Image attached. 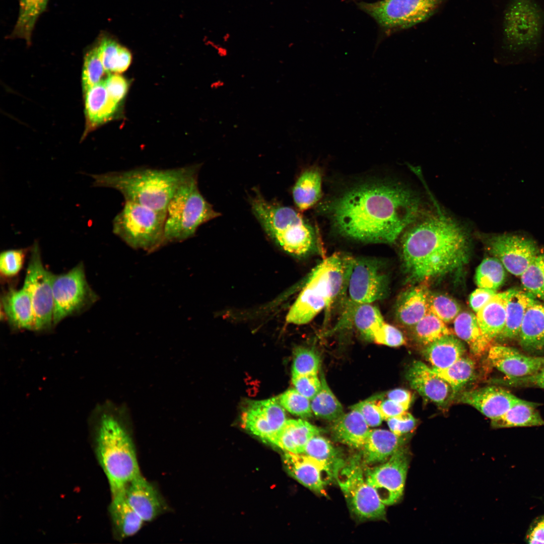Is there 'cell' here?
Wrapping results in <instances>:
<instances>
[{
	"label": "cell",
	"instance_id": "cell-5",
	"mask_svg": "<svg viewBox=\"0 0 544 544\" xmlns=\"http://www.w3.org/2000/svg\"><path fill=\"white\" fill-rule=\"evenodd\" d=\"M354 257L336 252L324 258L311 271L286 317L290 323L311 321L322 310L328 312L336 302L344 301Z\"/></svg>",
	"mask_w": 544,
	"mask_h": 544
},
{
	"label": "cell",
	"instance_id": "cell-15",
	"mask_svg": "<svg viewBox=\"0 0 544 544\" xmlns=\"http://www.w3.org/2000/svg\"><path fill=\"white\" fill-rule=\"evenodd\" d=\"M409 462V451L403 446L386 461L365 469L367 481L385 505L397 503L402 496Z\"/></svg>",
	"mask_w": 544,
	"mask_h": 544
},
{
	"label": "cell",
	"instance_id": "cell-31",
	"mask_svg": "<svg viewBox=\"0 0 544 544\" xmlns=\"http://www.w3.org/2000/svg\"><path fill=\"white\" fill-rule=\"evenodd\" d=\"M85 103L89 129L110 119L118 104L109 96L104 81L85 92Z\"/></svg>",
	"mask_w": 544,
	"mask_h": 544
},
{
	"label": "cell",
	"instance_id": "cell-20",
	"mask_svg": "<svg viewBox=\"0 0 544 544\" xmlns=\"http://www.w3.org/2000/svg\"><path fill=\"white\" fill-rule=\"evenodd\" d=\"M411 386L424 398L439 406L449 403L456 395L452 387L426 364L414 361L406 373Z\"/></svg>",
	"mask_w": 544,
	"mask_h": 544
},
{
	"label": "cell",
	"instance_id": "cell-13",
	"mask_svg": "<svg viewBox=\"0 0 544 544\" xmlns=\"http://www.w3.org/2000/svg\"><path fill=\"white\" fill-rule=\"evenodd\" d=\"M443 0H381L359 8L387 31L403 29L429 18Z\"/></svg>",
	"mask_w": 544,
	"mask_h": 544
},
{
	"label": "cell",
	"instance_id": "cell-37",
	"mask_svg": "<svg viewBox=\"0 0 544 544\" xmlns=\"http://www.w3.org/2000/svg\"><path fill=\"white\" fill-rule=\"evenodd\" d=\"M536 403L524 400L511 407L500 417L492 420L496 428L544 425V420L536 410Z\"/></svg>",
	"mask_w": 544,
	"mask_h": 544
},
{
	"label": "cell",
	"instance_id": "cell-35",
	"mask_svg": "<svg viewBox=\"0 0 544 544\" xmlns=\"http://www.w3.org/2000/svg\"><path fill=\"white\" fill-rule=\"evenodd\" d=\"M535 300L527 292L515 289L507 301L504 327L497 338L512 339L518 337L525 312Z\"/></svg>",
	"mask_w": 544,
	"mask_h": 544
},
{
	"label": "cell",
	"instance_id": "cell-24",
	"mask_svg": "<svg viewBox=\"0 0 544 544\" xmlns=\"http://www.w3.org/2000/svg\"><path fill=\"white\" fill-rule=\"evenodd\" d=\"M384 321L377 306L362 303L344 309L334 330L354 326L365 339L372 341L374 332Z\"/></svg>",
	"mask_w": 544,
	"mask_h": 544
},
{
	"label": "cell",
	"instance_id": "cell-54",
	"mask_svg": "<svg viewBox=\"0 0 544 544\" xmlns=\"http://www.w3.org/2000/svg\"><path fill=\"white\" fill-rule=\"evenodd\" d=\"M386 421L390 430L399 436L412 431L416 425L415 419L407 411Z\"/></svg>",
	"mask_w": 544,
	"mask_h": 544
},
{
	"label": "cell",
	"instance_id": "cell-34",
	"mask_svg": "<svg viewBox=\"0 0 544 544\" xmlns=\"http://www.w3.org/2000/svg\"><path fill=\"white\" fill-rule=\"evenodd\" d=\"M294 202L300 211L315 205L322 195V176L315 167L305 170L296 181L292 190Z\"/></svg>",
	"mask_w": 544,
	"mask_h": 544
},
{
	"label": "cell",
	"instance_id": "cell-26",
	"mask_svg": "<svg viewBox=\"0 0 544 544\" xmlns=\"http://www.w3.org/2000/svg\"><path fill=\"white\" fill-rule=\"evenodd\" d=\"M2 304L6 318L13 329L34 331L33 306L25 288L9 290L3 295Z\"/></svg>",
	"mask_w": 544,
	"mask_h": 544
},
{
	"label": "cell",
	"instance_id": "cell-41",
	"mask_svg": "<svg viewBox=\"0 0 544 544\" xmlns=\"http://www.w3.org/2000/svg\"><path fill=\"white\" fill-rule=\"evenodd\" d=\"M432 369L452 387L456 393L471 380L474 374L473 362L463 357L446 368L432 367Z\"/></svg>",
	"mask_w": 544,
	"mask_h": 544
},
{
	"label": "cell",
	"instance_id": "cell-61",
	"mask_svg": "<svg viewBox=\"0 0 544 544\" xmlns=\"http://www.w3.org/2000/svg\"><path fill=\"white\" fill-rule=\"evenodd\" d=\"M212 86L214 88L218 89L223 87L224 86V82L223 81L218 80L213 83Z\"/></svg>",
	"mask_w": 544,
	"mask_h": 544
},
{
	"label": "cell",
	"instance_id": "cell-22",
	"mask_svg": "<svg viewBox=\"0 0 544 544\" xmlns=\"http://www.w3.org/2000/svg\"><path fill=\"white\" fill-rule=\"evenodd\" d=\"M460 402L469 404L491 420L504 415L514 405L524 401L508 390L488 386L463 392Z\"/></svg>",
	"mask_w": 544,
	"mask_h": 544
},
{
	"label": "cell",
	"instance_id": "cell-39",
	"mask_svg": "<svg viewBox=\"0 0 544 544\" xmlns=\"http://www.w3.org/2000/svg\"><path fill=\"white\" fill-rule=\"evenodd\" d=\"M321 387L310 400L312 413L318 418L333 422L344 413L343 406L329 387L324 374H320Z\"/></svg>",
	"mask_w": 544,
	"mask_h": 544
},
{
	"label": "cell",
	"instance_id": "cell-50",
	"mask_svg": "<svg viewBox=\"0 0 544 544\" xmlns=\"http://www.w3.org/2000/svg\"><path fill=\"white\" fill-rule=\"evenodd\" d=\"M99 47L100 59L106 72H115L123 47L111 39L104 38Z\"/></svg>",
	"mask_w": 544,
	"mask_h": 544
},
{
	"label": "cell",
	"instance_id": "cell-4",
	"mask_svg": "<svg viewBox=\"0 0 544 544\" xmlns=\"http://www.w3.org/2000/svg\"><path fill=\"white\" fill-rule=\"evenodd\" d=\"M200 165L161 169L140 168L91 175L94 186L119 191L125 201L138 203L166 212L168 205L178 189L198 174Z\"/></svg>",
	"mask_w": 544,
	"mask_h": 544
},
{
	"label": "cell",
	"instance_id": "cell-10",
	"mask_svg": "<svg viewBox=\"0 0 544 544\" xmlns=\"http://www.w3.org/2000/svg\"><path fill=\"white\" fill-rule=\"evenodd\" d=\"M361 455L346 460L338 471L337 481L351 511L362 520L382 519L385 516V505L365 477Z\"/></svg>",
	"mask_w": 544,
	"mask_h": 544
},
{
	"label": "cell",
	"instance_id": "cell-9",
	"mask_svg": "<svg viewBox=\"0 0 544 544\" xmlns=\"http://www.w3.org/2000/svg\"><path fill=\"white\" fill-rule=\"evenodd\" d=\"M166 212L125 201L113 220V233L129 247L153 252L165 245Z\"/></svg>",
	"mask_w": 544,
	"mask_h": 544
},
{
	"label": "cell",
	"instance_id": "cell-32",
	"mask_svg": "<svg viewBox=\"0 0 544 544\" xmlns=\"http://www.w3.org/2000/svg\"><path fill=\"white\" fill-rule=\"evenodd\" d=\"M109 511L114 531L120 539L137 534L145 522L129 505L124 493L112 496Z\"/></svg>",
	"mask_w": 544,
	"mask_h": 544
},
{
	"label": "cell",
	"instance_id": "cell-56",
	"mask_svg": "<svg viewBox=\"0 0 544 544\" xmlns=\"http://www.w3.org/2000/svg\"><path fill=\"white\" fill-rule=\"evenodd\" d=\"M379 409L383 420L399 415L407 409L404 406L388 398H384L382 395L373 396Z\"/></svg>",
	"mask_w": 544,
	"mask_h": 544
},
{
	"label": "cell",
	"instance_id": "cell-60",
	"mask_svg": "<svg viewBox=\"0 0 544 544\" xmlns=\"http://www.w3.org/2000/svg\"><path fill=\"white\" fill-rule=\"evenodd\" d=\"M527 539L530 543H544V518L540 519L533 525L528 534Z\"/></svg>",
	"mask_w": 544,
	"mask_h": 544
},
{
	"label": "cell",
	"instance_id": "cell-12",
	"mask_svg": "<svg viewBox=\"0 0 544 544\" xmlns=\"http://www.w3.org/2000/svg\"><path fill=\"white\" fill-rule=\"evenodd\" d=\"M52 293L54 326L66 317L88 309L99 299L87 281L82 262L67 273L53 274Z\"/></svg>",
	"mask_w": 544,
	"mask_h": 544
},
{
	"label": "cell",
	"instance_id": "cell-36",
	"mask_svg": "<svg viewBox=\"0 0 544 544\" xmlns=\"http://www.w3.org/2000/svg\"><path fill=\"white\" fill-rule=\"evenodd\" d=\"M454 330L475 356L483 355L491 344L484 335L477 316L471 312H462L457 315L454 320Z\"/></svg>",
	"mask_w": 544,
	"mask_h": 544
},
{
	"label": "cell",
	"instance_id": "cell-14",
	"mask_svg": "<svg viewBox=\"0 0 544 544\" xmlns=\"http://www.w3.org/2000/svg\"><path fill=\"white\" fill-rule=\"evenodd\" d=\"M53 276L44 266L38 243L35 242L31 249L23 287L28 292L31 300L36 331L49 330L54 326Z\"/></svg>",
	"mask_w": 544,
	"mask_h": 544
},
{
	"label": "cell",
	"instance_id": "cell-3",
	"mask_svg": "<svg viewBox=\"0 0 544 544\" xmlns=\"http://www.w3.org/2000/svg\"><path fill=\"white\" fill-rule=\"evenodd\" d=\"M88 419L95 432L98 459L112 496L124 493L127 485L141 474L129 408L124 403L106 400L96 405Z\"/></svg>",
	"mask_w": 544,
	"mask_h": 544
},
{
	"label": "cell",
	"instance_id": "cell-46",
	"mask_svg": "<svg viewBox=\"0 0 544 544\" xmlns=\"http://www.w3.org/2000/svg\"><path fill=\"white\" fill-rule=\"evenodd\" d=\"M320 366V358L314 350L303 347L295 349L292 375L317 374Z\"/></svg>",
	"mask_w": 544,
	"mask_h": 544
},
{
	"label": "cell",
	"instance_id": "cell-49",
	"mask_svg": "<svg viewBox=\"0 0 544 544\" xmlns=\"http://www.w3.org/2000/svg\"><path fill=\"white\" fill-rule=\"evenodd\" d=\"M26 254V249H9L0 255V271L5 278H12L22 269Z\"/></svg>",
	"mask_w": 544,
	"mask_h": 544
},
{
	"label": "cell",
	"instance_id": "cell-1",
	"mask_svg": "<svg viewBox=\"0 0 544 544\" xmlns=\"http://www.w3.org/2000/svg\"><path fill=\"white\" fill-rule=\"evenodd\" d=\"M328 214L334 229L344 237L391 244L420 217L421 201L398 182L366 180L334 197L328 205Z\"/></svg>",
	"mask_w": 544,
	"mask_h": 544
},
{
	"label": "cell",
	"instance_id": "cell-25",
	"mask_svg": "<svg viewBox=\"0 0 544 544\" xmlns=\"http://www.w3.org/2000/svg\"><path fill=\"white\" fill-rule=\"evenodd\" d=\"M403 438L390 430H370L361 449L363 463L369 466L382 463L403 447Z\"/></svg>",
	"mask_w": 544,
	"mask_h": 544
},
{
	"label": "cell",
	"instance_id": "cell-43",
	"mask_svg": "<svg viewBox=\"0 0 544 544\" xmlns=\"http://www.w3.org/2000/svg\"><path fill=\"white\" fill-rule=\"evenodd\" d=\"M505 270L503 264L497 258H486L477 269L476 283L479 287L496 291L504 283Z\"/></svg>",
	"mask_w": 544,
	"mask_h": 544
},
{
	"label": "cell",
	"instance_id": "cell-23",
	"mask_svg": "<svg viewBox=\"0 0 544 544\" xmlns=\"http://www.w3.org/2000/svg\"><path fill=\"white\" fill-rule=\"evenodd\" d=\"M322 432L305 420H288L268 443L288 452L303 453L310 439Z\"/></svg>",
	"mask_w": 544,
	"mask_h": 544
},
{
	"label": "cell",
	"instance_id": "cell-28",
	"mask_svg": "<svg viewBox=\"0 0 544 544\" xmlns=\"http://www.w3.org/2000/svg\"><path fill=\"white\" fill-rule=\"evenodd\" d=\"M429 293L424 286L413 287L402 293L395 307V317L401 325L412 327L429 311Z\"/></svg>",
	"mask_w": 544,
	"mask_h": 544
},
{
	"label": "cell",
	"instance_id": "cell-18",
	"mask_svg": "<svg viewBox=\"0 0 544 544\" xmlns=\"http://www.w3.org/2000/svg\"><path fill=\"white\" fill-rule=\"evenodd\" d=\"M488 359L507 378L531 376L544 368V356L525 355L515 348L501 345L490 348Z\"/></svg>",
	"mask_w": 544,
	"mask_h": 544
},
{
	"label": "cell",
	"instance_id": "cell-57",
	"mask_svg": "<svg viewBox=\"0 0 544 544\" xmlns=\"http://www.w3.org/2000/svg\"><path fill=\"white\" fill-rule=\"evenodd\" d=\"M504 382L512 387L535 386L544 389V368L531 376L520 378H506Z\"/></svg>",
	"mask_w": 544,
	"mask_h": 544
},
{
	"label": "cell",
	"instance_id": "cell-29",
	"mask_svg": "<svg viewBox=\"0 0 544 544\" xmlns=\"http://www.w3.org/2000/svg\"><path fill=\"white\" fill-rule=\"evenodd\" d=\"M332 422L331 433L335 441L350 447L361 449L370 429L358 411L351 409Z\"/></svg>",
	"mask_w": 544,
	"mask_h": 544
},
{
	"label": "cell",
	"instance_id": "cell-59",
	"mask_svg": "<svg viewBox=\"0 0 544 544\" xmlns=\"http://www.w3.org/2000/svg\"><path fill=\"white\" fill-rule=\"evenodd\" d=\"M385 398L393 400L406 407L410 406L412 400L411 392L405 389L396 388L390 390L383 395Z\"/></svg>",
	"mask_w": 544,
	"mask_h": 544
},
{
	"label": "cell",
	"instance_id": "cell-42",
	"mask_svg": "<svg viewBox=\"0 0 544 544\" xmlns=\"http://www.w3.org/2000/svg\"><path fill=\"white\" fill-rule=\"evenodd\" d=\"M412 328L415 339L426 346L444 336L453 334L445 323L430 310Z\"/></svg>",
	"mask_w": 544,
	"mask_h": 544
},
{
	"label": "cell",
	"instance_id": "cell-7",
	"mask_svg": "<svg viewBox=\"0 0 544 544\" xmlns=\"http://www.w3.org/2000/svg\"><path fill=\"white\" fill-rule=\"evenodd\" d=\"M502 47L520 59L537 53L544 44V3L508 0L503 14Z\"/></svg>",
	"mask_w": 544,
	"mask_h": 544
},
{
	"label": "cell",
	"instance_id": "cell-2",
	"mask_svg": "<svg viewBox=\"0 0 544 544\" xmlns=\"http://www.w3.org/2000/svg\"><path fill=\"white\" fill-rule=\"evenodd\" d=\"M402 266L407 280L421 282L455 272L468 262V234L458 223L438 213L419 218L401 234Z\"/></svg>",
	"mask_w": 544,
	"mask_h": 544
},
{
	"label": "cell",
	"instance_id": "cell-58",
	"mask_svg": "<svg viewBox=\"0 0 544 544\" xmlns=\"http://www.w3.org/2000/svg\"><path fill=\"white\" fill-rule=\"evenodd\" d=\"M497 294L496 291L479 287L469 297V304L476 313L480 311Z\"/></svg>",
	"mask_w": 544,
	"mask_h": 544
},
{
	"label": "cell",
	"instance_id": "cell-47",
	"mask_svg": "<svg viewBox=\"0 0 544 544\" xmlns=\"http://www.w3.org/2000/svg\"><path fill=\"white\" fill-rule=\"evenodd\" d=\"M281 405L291 414L302 418L312 416L310 400L295 389L287 390L277 398Z\"/></svg>",
	"mask_w": 544,
	"mask_h": 544
},
{
	"label": "cell",
	"instance_id": "cell-17",
	"mask_svg": "<svg viewBox=\"0 0 544 544\" xmlns=\"http://www.w3.org/2000/svg\"><path fill=\"white\" fill-rule=\"evenodd\" d=\"M242 426L264 442L270 439L287 420L285 409L277 398L248 401L242 411Z\"/></svg>",
	"mask_w": 544,
	"mask_h": 544
},
{
	"label": "cell",
	"instance_id": "cell-55",
	"mask_svg": "<svg viewBox=\"0 0 544 544\" xmlns=\"http://www.w3.org/2000/svg\"><path fill=\"white\" fill-rule=\"evenodd\" d=\"M104 83L112 99L117 103L123 100L128 88V82L123 77L117 74L110 75Z\"/></svg>",
	"mask_w": 544,
	"mask_h": 544
},
{
	"label": "cell",
	"instance_id": "cell-51",
	"mask_svg": "<svg viewBox=\"0 0 544 544\" xmlns=\"http://www.w3.org/2000/svg\"><path fill=\"white\" fill-rule=\"evenodd\" d=\"M372 341L379 345L391 347H399L405 343L401 331L385 321L374 332Z\"/></svg>",
	"mask_w": 544,
	"mask_h": 544
},
{
	"label": "cell",
	"instance_id": "cell-30",
	"mask_svg": "<svg viewBox=\"0 0 544 544\" xmlns=\"http://www.w3.org/2000/svg\"><path fill=\"white\" fill-rule=\"evenodd\" d=\"M515 289L497 294L477 313V318L486 338L490 343L503 329L506 317L507 301Z\"/></svg>",
	"mask_w": 544,
	"mask_h": 544
},
{
	"label": "cell",
	"instance_id": "cell-11",
	"mask_svg": "<svg viewBox=\"0 0 544 544\" xmlns=\"http://www.w3.org/2000/svg\"><path fill=\"white\" fill-rule=\"evenodd\" d=\"M389 278L383 261L374 257H354L344 309L386 299Z\"/></svg>",
	"mask_w": 544,
	"mask_h": 544
},
{
	"label": "cell",
	"instance_id": "cell-40",
	"mask_svg": "<svg viewBox=\"0 0 544 544\" xmlns=\"http://www.w3.org/2000/svg\"><path fill=\"white\" fill-rule=\"evenodd\" d=\"M49 0H19V12L13 31V35L24 39L27 42L31 40L35 23L45 11Z\"/></svg>",
	"mask_w": 544,
	"mask_h": 544
},
{
	"label": "cell",
	"instance_id": "cell-21",
	"mask_svg": "<svg viewBox=\"0 0 544 544\" xmlns=\"http://www.w3.org/2000/svg\"><path fill=\"white\" fill-rule=\"evenodd\" d=\"M124 495L129 505L144 522L155 520L167 509L160 493L141 474L127 485Z\"/></svg>",
	"mask_w": 544,
	"mask_h": 544
},
{
	"label": "cell",
	"instance_id": "cell-53",
	"mask_svg": "<svg viewBox=\"0 0 544 544\" xmlns=\"http://www.w3.org/2000/svg\"><path fill=\"white\" fill-rule=\"evenodd\" d=\"M351 409L358 411L369 427L379 426L383 420L373 396L354 404Z\"/></svg>",
	"mask_w": 544,
	"mask_h": 544
},
{
	"label": "cell",
	"instance_id": "cell-6",
	"mask_svg": "<svg viewBox=\"0 0 544 544\" xmlns=\"http://www.w3.org/2000/svg\"><path fill=\"white\" fill-rule=\"evenodd\" d=\"M250 202L266 233L287 252L302 257L318 250L314 230L298 212L267 201L257 190Z\"/></svg>",
	"mask_w": 544,
	"mask_h": 544
},
{
	"label": "cell",
	"instance_id": "cell-45",
	"mask_svg": "<svg viewBox=\"0 0 544 544\" xmlns=\"http://www.w3.org/2000/svg\"><path fill=\"white\" fill-rule=\"evenodd\" d=\"M106 72L101 60L99 45L91 49L85 55L82 72L84 92L98 84Z\"/></svg>",
	"mask_w": 544,
	"mask_h": 544
},
{
	"label": "cell",
	"instance_id": "cell-19",
	"mask_svg": "<svg viewBox=\"0 0 544 544\" xmlns=\"http://www.w3.org/2000/svg\"><path fill=\"white\" fill-rule=\"evenodd\" d=\"M288 472L310 490L323 494L327 485L334 479L331 470L314 458L304 453L287 452L283 457Z\"/></svg>",
	"mask_w": 544,
	"mask_h": 544
},
{
	"label": "cell",
	"instance_id": "cell-8",
	"mask_svg": "<svg viewBox=\"0 0 544 544\" xmlns=\"http://www.w3.org/2000/svg\"><path fill=\"white\" fill-rule=\"evenodd\" d=\"M197 175L184 183L168 205L164 229L165 245L192 237L201 225L221 215L200 193Z\"/></svg>",
	"mask_w": 544,
	"mask_h": 544
},
{
	"label": "cell",
	"instance_id": "cell-27",
	"mask_svg": "<svg viewBox=\"0 0 544 544\" xmlns=\"http://www.w3.org/2000/svg\"><path fill=\"white\" fill-rule=\"evenodd\" d=\"M518 338L523 350L538 354L544 352V304L535 300L527 308Z\"/></svg>",
	"mask_w": 544,
	"mask_h": 544
},
{
	"label": "cell",
	"instance_id": "cell-16",
	"mask_svg": "<svg viewBox=\"0 0 544 544\" xmlns=\"http://www.w3.org/2000/svg\"><path fill=\"white\" fill-rule=\"evenodd\" d=\"M488 250L510 274L520 277L539 253L531 239L516 235L502 234L487 241Z\"/></svg>",
	"mask_w": 544,
	"mask_h": 544
},
{
	"label": "cell",
	"instance_id": "cell-33",
	"mask_svg": "<svg viewBox=\"0 0 544 544\" xmlns=\"http://www.w3.org/2000/svg\"><path fill=\"white\" fill-rule=\"evenodd\" d=\"M465 352L461 341L451 334L426 346L423 355L433 368H445L462 357Z\"/></svg>",
	"mask_w": 544,
	"mask_h": 544
},
{
	"label": "cell",
	"instance_id": "cell-48",
	"mask_svg": "<svg viewBox=\"0 0 544 544\" xmlns=\"http://www.w3.org/2000/svg\"><path fill=\"white\" fill-rule=\"evenodd\" d=\"M429 310L445 323L454 320L460 313L457 302L450 297L441 294H430Z\"/></svg>",
	"mask_w": 544,
	"mask_h": 544
},
{
	"label": "cell",
	"instance_id": "cell-44",
	"mask_svg": "<svg viewBox=\"0 0 544 544\" xmlns=\"http://www.w3.org/2000/svg\"><path fill=\"white\" fill-rule=\"evenodd\" d=\"M520 278L525 292L535 298L544 300V254L539 253Z\"/></svg>",
	"mask_w": 544,
	"mask_h": 544
},
{
	"label": "cell",
	"instance_id": "cell-38",
	"mask_svg": "<svg viewBox=\"0 0 544 544\" xmlns=\"http://www.w3.org/2000/svg\"><path fill=\"white\" fill-rule=\"evenodd\" d=\"M303 453L314 458L328 468L333 473L334 479L338 471L346 462L341 452L320 434L315 435L310 439Z\"/></svg>",
	"mask_w": 544,
	"mask_h": 544
},
{
	"label": "cell",
	"instance_id": "cell-52",
	"mask_svg": "<svg viewBox=\"0 0 544 544\" xmlns=\"http://www.w3.org/2000/svg\"><path fill=\"white\" fill-rule=\"evenodd\" d=\"M292 381L295 389L301 394L312 399L321 387L317 374L292 375Z\"/></svg>",
	"mask_w": 544,
	"mask_h": 544
}]
</instances>
